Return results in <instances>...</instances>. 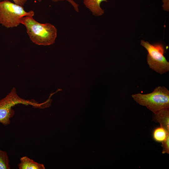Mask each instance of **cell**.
I'll use <instances>...</instances> for the list:
<instances>
[{
    "mask_svg": "<svg viewBox=\"0 0 169 169\" xmlns=\"http://www.w3.org/2000/svg\"><path fill=\"white\" fill-rule=\"evenodd\" d=\"M33 16H27L21 19L20 23L26 28L27 33L34 44L47 46L54 44L57 36V30L49 23H41L36 21Z\"/></svg>",
    "mask_w": 169,
    "mask_h": 169,
    "instance_id": "obj_1",
    "label": "cell"
},
{
    "mask_svg": "<svg viewBox=\"0 0 169 169\" xmlns=\"http://www.w3.org/2000/svg\"><path fill=\"white\" fill-rule=\"evenodd\" d=\"M131 96L136 103L145 106L153 113L169 108V90L164 86L157 87L149 93H138L132 94Z\"/></svg>",
    "mask_w": 169,
    "mask_h": 169,
    "instance_id": "obj_2",
    "label": "cell"
},
{
    "mask_svg": "<svg viewBox=\"0 0 169 169\" xmlns=\"http://www.w3.org/2000/svg\"><path fill=\"white\" fill-rule=\"evenodd\" d=\"M34 15L33 11L26 12L23 6L8 0L0 2V24L6 28L17 27L22 18Z\"/></svg>",
    "mask_w": 169,
    "mask_h": 169,
    "instance_id": "obj_3",
    "label": "cell"
},
{
    "mask_svg": "<svg viewBox=\"0 0 169 169\" xmlns=\"http://www.w3.org/2000/svg\"><path fill=\"white\" fill-rule=\"evenodd\" d=\"M18 104L30 105L38 108L41 107L43 105L33 100H26L20 97L17 94L16 89L13 87L5 97L0 100V123L4 125L10 124V119L15 113L12 107Z\"/></svg>",
    "mask_w": 169,
    "mask_h": 169,
    "instance_id": "obj_4",
    "label": "cell"
},
{
    "mask_svg": "<svg viewBox=\"0 0 169 169\" xmlns=\"http://www.w3.org/2000/svg\"><path fill=\"white\" fill-rule=\"evenodd\" d=\"M140 44L147 51V62L151 69L161 74L169 71V62L164 55L165 48L162 44H151L142 40Z\"/></svg>",
    "mask_w": 169,
    "mask_h": 169,
    "instance_id": "obj_5",
    "label": "cell"
},
{
    "mask_svg": "<svg viewBox=\"0 0 169 169\" xmlns=\"http://www.w3.org/2000/svg\"><path fill=\"white\" fill-rule=\"evenodd\" d=\"M152 120L158 123L161 126L169 133V108L163 109L153 113Z\"/></svg>",
    "mask_w": 169,
    "mask_h": 169,
    "instance_id": "obj_6",
    "label": "cell"
},
{
    "mask_svg": "<svg viewBox=\"0 0 169 169\" xmlns=\"http://www.w3.org/2000/svg\"><path fill=\"white\" fill-rule=\"evenodd\" d=\"M103 1L108 2L107 0H84L83 3L93 15L99 16L104 13V11L100 7V4Z\"/></svg>",
    "mask_w": 169,
    "mask_h": 169,
    "instance_id": "obj_7",
    "label": "cell"
},
{
    "mask_svg": "<svg viewBox=\"0 0 169 169\" xmlns=\"http://www.w3.org/2000/svg\"><path fill=\"white\" fill-rule=\"evenodd\" d=\"M19 169H44V165L35 161L26 156L20 159V162L18 164Z\"/></svg>",
    "mask_w": 169,
    "mask_h": 169,
    "instance_id": "obj_8",
    "label": "cell"
},
{
    "mask_svg": "<svg viewBox=\"0 0 169 169\" xmlns=\"http://www.w3.org/2000/svg\"><path fill=\"white\" fill-rule=\"evenodd\" d=\"M169 133L162 127L160 126L155 128L153 130L152 136L153 140L156 142L162 143L166 139Z\"/></svg>",
    "mask_w": 169,
    "mask_h": 169,
    "instance_id": "obj_9",
    "label": "cell"
},
{
    "mask_svg": "<svg viewBox=\"0 0 169 169\" xmlns=\"http://www.w3.org/2000/svg\"><path fill=\"white\" fill-rule=\"evenodd\" d=\"M9 159L7 153L0 149V169H10Z\"/></svg>",
    "mask_w": 169,
    "mask_h": 169,
    "instance_id": "obj_10",
    "label": "cell"
},
{
    "mask_svg": "<svg viewBox=\"0 0 169 169\" xmlns=\"http://www.w3.org/2000/svg\"><path fill=\"white\" fill-rule=\"evenodd\" d=\"M162 153L169 154V135L167 136L166 139L162 143Z\"/></svg>",
    "mask_w": 169,
    "mask_h": 169,
    "instance_id": "obj_11",
    "label": "cell"
},
{
    "mask_svg": "<svg viewBox=\"0 0 169 169\" xmlns=\"http://www.w3.org/2000/svg\"><path fill=\"white\" fill-rule=\"evenodd\" d=\"M54 2L59 1H66L68 2L73 7V8L77 12L79 11V5L76 3L74 0H52Z\"/></svg>",
    "mask_w": 169,
    "mask_h": 169,
    "instance_id": "obj_12",
    "label": "cell"
},
{
    "mask_svg": "<svg viewBox=\"0 0 169 169\" xmlns=\"http://www.w3.org/2000/svg\"><path fill=\"white\" fill-rule=\"evenodd\" d=\"M14 3L20 6H23L26 3L27 0H12Z\"/></svg>",
    "mask_w": 169,
    "mask_h": 169,
    "instance_id": "obj_13",
    "label": "cell"
},
{
    "mask_svg": "<svg viewBox=\"0 0 169 169\" xmlns=\"http://www.w3.org/2000/svg\"><path fill=\"white\" fill-rule=\"evenodd\" d=\"M162 2L163 3V4L162 5V7L164 9L168 8V5H169V0H162Z\"/></svg>",
    "mask_w": 169,
    "mask_h": 169,
    "instance_id": "obj_14",
    "label": "cell"
},
{
    "mask_svg": "<svg viewBox=\"0 0 169 169\" xmlns=\"http://www.w3.org/2000/svg\"><path fill=\"white\" fill-rule=\"evenodd\" d=\"M38 1L39 2H40L42 1V0H38Z\"/></svg>",
    "mask_w": 169,
    "mask_h": 169,
    "instance_id": "obj_15",
    "label": "cell"
}]
</instances>
